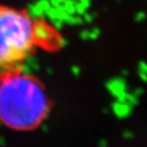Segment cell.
I'll list each match as a JSON object with an SVG mask.
<instances>
[{"label":"cell","instance_id":"6da1fadb","mask_svg":"<svg viewBox=\"0 0 147 147\" xmlns=\"http://www.w3.org/2000/svg\"><path fill=\"white\" fill-rule=\"evenodd\" d=\"M49 110L41 83L18 69L0 75V122L9 129L28 131L38 127Z\"/></svg>","mask_w":147,"mask_h":147},{"label":"cell","instance_id":"7a4b0ae2","mask_svg":"<svg viewBox=\"0 0 147 147\" xmlns=\"http://www.w3.org/2000/svg\"><path fill=\"white\" fill-rule=\"evenodd\" d=\"M41 30L30 14L0 5V75L13 71L39 44Z\"/></svg>","mask_w":147,"mask_h":147}]
</instances>
